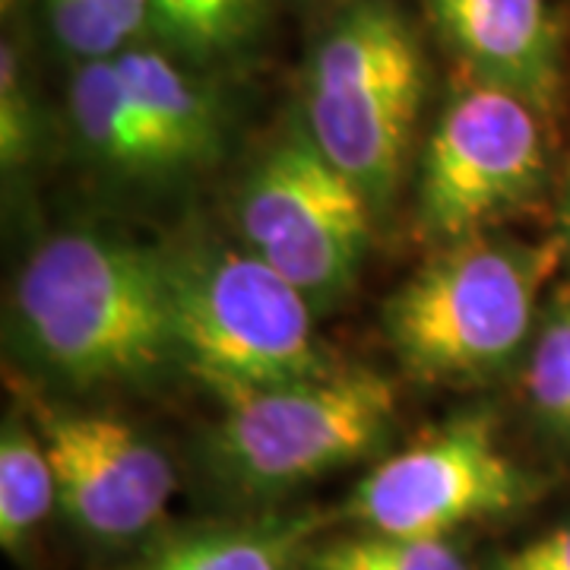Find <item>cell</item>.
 <instances>
[{
    "label": "cell",
    "mask_w": 570,
    "mask_h": 570,
    "mask_svg": "<svg viewBox=\"0 0 570 570\" xmlns=\"http://www.w3.org/2000/svg\"><path fill=\"white\" fill-rule=\"evenodd\" d=\"M29 346L73 384L146 381L178 362L165 254L96 232L36 247L17 285Z\"/></svg>",
    "instance_id": "1"
},
{
    "label": "cell",
    "mask_w": 570,
    "mask_h": 570,
    "mask_svg": "<svg viewBox=\"0 0 570 570\" xmlns=\"http://www.w3.org/2000/svg\"><path fill=\"white\" fill-rule=\"evenodd\" d=\"M564 245H517L485 235L453 242L384 307L390 348L425 381H475L508 365L530 336L539 288Z\"/></svg>",
    "instance_id": "2"
},
{
    "label": "cell",
    "mask_w": 570,
    "mask_h": 570,
    "mask_svg": "<svg viewBox=\"0 0 570 570\" xmlns=\"http://www.w3.org/2000/svg\"><path fill=\"white\" fill-rule=\"evenodd\" d=\"M425 89V51L390 0H355L311 58L307 134L374 206L387 204L406 171Z\"/></svg>",
    "instance_id": "3"
},
{
    "label": "cell",
    "mask_w": 570,
    "mask_h": 570,
    "mask_svg": "<svg viewBox=\"0 0 570 570\" xmlns=\"http://www.w3.org/2000/svg\"><path fill=\"white\" fill-rule=\"evenodd\" d=\"M175 352L219 400L330 371L305 292L250 247L165 254Z\"/></svg>",
    "instance_id": "4"
},
{
    "label": "cell",
    "mask_w": 570,
    "mask_h": 570,
    "mask_svg": "<svg viewBox=\"0 0 570 570\" xmlns=\"http://www.w3.org/2000/svg\"><path fill=\"white\" fill-rule=\"evenodd\" d=\"M223 403L213 456L245 491H285L365 460L396 422V390L362 365L276 387L235 393Z\"/></svg>",
    "instance_id": "5"
},
{
    "label": "cell",
    "mask_w": 570,
    "mask_h": 570,
    "mask_svg": "<svg viewBox=\"0 0 570 570\" xmlns=\"http://www.w3.org/2000/svg\"><path fill=\"white\" fill-rule=\"evenodd\" d=\"M374 204L307 134L295 127L247 178L238 219L247 247L307 298L355 283L371 247Z\"/></svg>",
    "instance_id": "6"
},
{
    "label": "cell",
    "mask_w": 570,
    "mask_h": 570,
    "mask_svg": "<svg viewBox=\"0 0 570 570\" xmlns=\"http://www.w3.org/2000/svg\"><path fill=\"white\" fill-rule=\"evenodd\" d=\"M546 118L523 96L472 80L428 137L419 216L434 238L463 242L527 206L546 178Z\"/></svg>",
    "instance_id": "7"
},
{
    "label": "cell",
    "mask_w": 570,
    "mask_h": 570,
    "mask_svg": "<svg viewBox=\"0 0 570 570\" xmlns=\"http://www.w3.org/2000/svg\"><path fill=\"white\" fill-rule=\"evenodd\" d=\"M535 482L501 448L491 412H466L387 456L355 485L352 523L409 539H448L460 527L523 508Z\"/></svg>",
    "instance_id": "8"
},
{
    "label": "cell",
    "mask_w": 570,
    "mask_h": 570,
    "mask_svg": "<svg viewBox=\"0 0 570 570\" xmlns=\"http://www.w3.org/2000/svg\"><path fill=\"white\" fill-rule=\"evenodd\" d=\"M58 508L99 542H127L149 532L175 494V469L140 431L99 412L36 406Z\"/></svg>",
    "instance_id": "9"
},
{
    "label": "cell",
    "mask_w": 570,
    "mask_h": 570,
    "mask_svg": "<svg viewBox=\"0 0 570 570\" xmlns=\"http://www.w3.org/2000/svg\"><path fill=\"white\" fill-rule=\"evenodd\" d=\"M425 10L472 80L510 89L554 115L564 58L549 0H425Z\"/></svg>",
    "instance_id": "10"
},
{
    "label": "cell",
    "mask_w": 570,
    "mask_h": 570,
    "mask_svg": "<svg viewBox=\"0 0 570 570\" xmlns=\"http://www.w3.org/2000/svg\"><path fill=\"white\" fill-rule=\"evenodd\" d=\"M115 67L171 168L197 163L216 142V111L175 63L149 48H124Z\"/></svg>",
    "instance_id": "11"
},
{
    "label": "cell",
    "mask_w": 570,
    "mask_h": 570,
    "mask_svg": "<svg viewBox=\"0 0 570 570\" xmlns=\"http://www.w3.org/2000/svg\"><path fill=\"white\" fill-rule=\"evenodd\" d=\"M70 111L80 140L108 165L137 175L171 171L163 146L149 134L140 108L134 105L115 58L82 61L70 82Z\"/></svg>",
    "instance_id": "12"
},
{
    "label": "cell",
    "mask_w": 570,
    "mask_h": 570,
    "mask_svg": "<svg viewBox=\"0 0 570 570\" xmlns=\"http://www.w3.org/2000/svg\"><path fill=\"white\" fill-rule=\"evenodd\" d=\"M317 517H288L257 527L204 530L168 542L142 570H292L305 558Z\"/></svg>",
    "instance_id": "13"
},
{
    "label": "cell",
    "mask_w": 570,
    "mask_h": 570,
    "mask_svg": "<svg viewBox=\"0 0 570 570\" xmlns=\"http://www.w3.org/2000/svg\"><path fill=\"white\" fill-rule=\"evenodd\" d=\"M58 504V485L41 434L26 422L7 419L0 434V546L20 554L32 532Z\"/></svg>",
    "instance_id": "14"
},
{
    "label": "cell",
    "mask_w": 570,
    "mask_h": 570,
    "mask_svg": "<svg viewBox=\"0 0 570 570\" xmlns=\"http://www.w3.org/2000/svg\"><path fill=\"white\" fill-rule=\"evenodd\" d=\"M264 20V0H149V26L187 58L213 61L245 48Z\"/></svg>",
    "instance_id": "15"
},
{
    "label": "cell",
    "mask_w": 570,
    "mask_h": 570,
    "mask_svg": "<svg viewBox=\"0 0 570 570\" xmlns=\"http://www.w3.org/2000/svg\"><path fill=\"white\" fill-rule=\"evenodd\" d=\"M302 564L305 570H469L448 539H409L371 530L307 546Z\"/></svg>",
    "instance_id": "16"
},
{
    "label": "cell",
    "mask_w": 570,
    "mask_h": 570,
    "mask_svg": "<svg viewBox=\"0 0 570 570\" xmlns=\"http://www.w3.org/2000/svg\"><path fill=\"white\" fill-rule=\"evenodd\" d=\"M527 390L535 415L549 428H561L570 412V302L535 340L527 374Z\"/></svg>",
    "instance_id": "17"
},
{
    "label": "cell",
    "mask_w": 570,
    "mask_h": 570,
    "mask_svg": "<svg viewBox=\"0 0 570 570\" xmlns=\"http://www.w3.org/2000/svg\"><path fill=\"white\" fill-rule=\"evenodd\" d=\"M45 3L58 41L80 61L115 58L130 41L105 0H45Z\"/></svg>",
    "instance_id": "18"
},
{
    "label": "cell",
    "mask_w": 570,
    "mask_h": 570,
    "mask_svg": "<svg viewBox=\"0 0 570 570\" xmlns=\"http://www.w3.org/2000/svg\"><path fill=\"white\" fill-rule=\"evenodd\" d=\"M32 146V108L22 86V63L17 45L7 39L0 51V156L3 165L26 163Z\"/></svg>",
    "instance_id": "19"
},
{
    "label": "cell",
    "mask_w": 570,
    "mask_h": 570,
    "mask_svg": "<svg viewBox=\"0 0 570 570\" xmlns=\"http://www.w3.org/2000/svg\"><path fill=\"white\" fill-rule=\"evenodd\" d=\"M491 570H570V527L546 532L520 549L504 551Z\"/></svg>",
    "instance_id": "20"
},
{
    "label": "cell",
    "mask_w": 570,
    "mask_h": 570,
    "mask_svg": "<svg viewBox=\"0 0 570 570\" xmlns=\"http://www.w3.org/2000/svg\"><path fill=\"white\" fill-rule=\"evenodd\" d=\"M558 242L570 250V178L564 187V200H561V213H558Z\"/></svg>",
    "instance_id": "21"
},
{
    "label": "cell",
    "mask_w": 570,
    "mask_h": 570,
    "mask_svg": "<svg viewBox=\"0 0 570 570\" xmlns=\"http://www.w3.org/2000/svg\"><path fill=\"white\" fill-rule=\"evenodd\" d=\"M558 431H561V434H568V438H570V412L564 415V422H561V428H558Z\"/></svg>",
    "instance_id": "22"
}]
</instances>
